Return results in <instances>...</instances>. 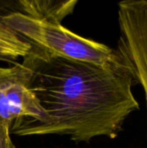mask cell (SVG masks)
Listing matches in <instances>:
<instances>
[{
	"label": "cell",
	"mask_w": 147,
	"mask_h": 148,
	"mask_svg": "<svg viewBox=\"0 0 147 148\" xmlns=\"http://www.w3.org/2000/svg\"><path fill=\"white\" fill-rule=\"evenodd\" d=\"M118 22L120 35L116 50L130 68L136 84L143 88L147 122V0L120 2Z\"/></svg>",
	"instance_id": "obj_3"
},
{
	"label": "cell",
	"mask_w": 147,
	"mask_h": 148,
	"mask_svg": "<svg viewBox=\"0 0 147 148\" xmlns=\"http://www.w3.org/2000/svg\"><path fill=\"white\" fill-rule=\"evenodd\" d=\"M16 71V65L11 68H2L0 67V84H2L6 80L12 77Z\"/></svg>",
	"instance_id": "obj_8"
},
{
	"label": "cell",
	"mask_w": 147,
	"mask_h": 148,
	"mask_svg": "<svg viewBox=\"0 0 147 148\" xmlns=\"http://www.w3.org/2000/svg\"><path fill=\"white\" fill-rule=\"evenodd\" d=\"M17 68L45 117L16 119L10 134L67 135L75 142L99 136L114 139L127 117L139 110L132 91L135 81L123 59L101 65L56 56L32 46Z\"/></svg>",
	"instance_id": "obj_1"
},
{
	"label": "cell",
	"mask_w": 147,
	"mask_h": 148,
	"mask_svg": "<svg viewBox=\"0 0 147 148\" xmlns=\"http://www.w3.org/2000/svg\"><path fill=\"white\" fill-rule=\"evenodd\" d=\"M77 3L76 0H22L18 2V12L35 19L61 23L74 11Z\"/></svg>",
	"instance_id": "obj_5"
},
{
	"label": "cell",
	"mask_w": 147,
	"mask_h": 148,
	"mask_svg": "<svg viewBox=\"0 0 147 148\" xmlns=\"http://www.w3.org/2000/svg\"><path fill=\"white\" fill-rule=\"evenodd\" d=\"M10 127L0 122V148H15L11 140Z\"/></svg>",
	"instance_id": "obj_7"
},
{
	"label": "cell",
	"mask_w": 147,
	"mask_h": 148,
	"mask_svg": "<svg viewBox=\"0 0 147 148\" xmlns=\"http://www.w3.org/2000/svg\"><path fill=\"white\" fill-rule=\"evenodd\" d=\"M0 14V57L3 61H14L23 58L31 49L32 45L8 27Z\"/></svg>",
	"instance_id": "obj_6"
},
{
	"label": "cell",
	"mask_w": 147,
	"mask_h": 148,
	"mask_svg": "<svg viewBox=\"0 0 147 148\" xmlns=\"http://www.w3.org/2000/svg\"><path fill=\"white\" fill-rule=\"evenodd\" d=\"M2 20L32 46L54 56L101 65L122 61L116 49L76 35L62 23L35 19L18 11L3 15Z\"/></svg>",
	"instance_id": "obj_2"
},
{
	"label": "cell",
	"mask_w": 147,
	"mask_h": 148,
	"mask_svg": "<svg viewBox=\"0 0 147 148\" xmlns=\"http://www.w3.org/2000/svg\"><path fill=\"white\" fill-rule=\"evenodd\" d=\"M0 60H3V59H2V58H1V57H0Z\"/></svg>",
	"instance_id": "obj_9"
},
{
	"label": "cell",
	"mask_w": 147,
	"mask_h": 148,
	"mask_svg": "<svg viewBox=\"0 0 147 148\" xmlns=\"http://www.w3.org/2000/svg\"><path fill=\"white\" fill-rule=\"evenodd\" d=\"M15 65V75L0 84V122L10 127L19 118L41 121L45 117L37 98L22 80L17 63Z\"/></svg>",
	"instance_id": "obj_4"
}]
</instances>
